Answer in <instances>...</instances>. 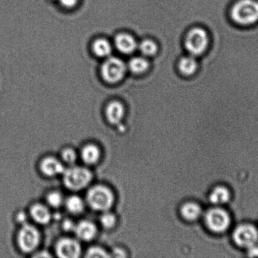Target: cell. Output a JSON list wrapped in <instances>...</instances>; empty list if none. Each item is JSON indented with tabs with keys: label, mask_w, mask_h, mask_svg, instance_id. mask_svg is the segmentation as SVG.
Here are the masks:
<instances>
[{
	"label": "cell",
	"mask_w": 258,
	"mask_h": 258,
	"mask_svg": "<svg viewBox=\"0 0 258 258\" xmlns=\"http://www.w3.org/2000/svg\"><path fill=\"white\" fill-rule=\"evenodd\" d=\"M230 17L242 27L252 26L258 22V0H237L230 10Z\"/></svg>",
	"instance_id": "obj_1"
},
{
	"label": "cell",
	"mask_w": 258,
	"mask_h": 258,
	"mask_svg": "<svg viewBox=\"0 0 258 258\" xmlns=\"http://www.w3.org/2000/svg\"><path fill=\"white\" fill-rule=\"evenodd\" d=\"M209 44V33L201 27L192 28L188 30L184 37V47L187 52L194 57L203 55L208 49Z\"/></svg>",
	"instance_id": "obj_2"
},
{
	"label": "cell",
	"mask_w": 258,
	"mask_h": 258,
	"mask_svg": "<svg viewBox=\"0 0 258 258\" xmlns=\"http://www.w3.org/2000/svg\"><path fill=\"white\" fill-rule=\"evenodd\" d=\"M62 175L65 186L73 191L85 188L92 179V174L89 169L75 165L65 168Z\"/></svg>",
	"instance_id": "obj_3"
},
{
	"label": "cell",
	"mask_w": 258,
	"mask_h": 258,
	"mask_svg": "<svg viewBox=\"0 0 258 258\" xmlns=\"http://www.w3.org/2000/svg\"><path fill=\"white\" fill-rule=\"evenodd\" d=\"M86 201L93 211L105 212L110 211L115 201L113 191L108 187L95 185L88 189Z\"/></svg>",
	"instance_id": "obj_4"
},
{
	"label": "cell",
	"mask_w": 258,
	"mask_h": 258,
	"mask_svg": "<svg viewBox=\"0 0 258 258\" xmlns=\"http://www.w3.org/2000/svg\"><path fill=\"white\" fill-rule=\"evenodd\" d=\"M127 64L120 58L109 57L101 67V75L103 79L109 83L121 82L127 72Z\"/></svg>",
	"instance_id": "obj_5"
},
{
	"label": "cell",
	"mask_w": 258,
	"mask_h": 258,
	"mask_svg": "<svg viewBox=\"0 0 258 258\" xmlns=\"http://www.w3.org/2000/svg\"><path fill=\"white\" fill-rule=\"evenodd\" d=\"M17 242L20 250L25 253L34 252L40 244V232L32 225H22L17 235Z\"/></svg>",
	"instance_id": "obj_6"
},
{
	"label": "cell",
	"mask_w": 258,
	"mask_h": 258,
	"mask_svg": "<svg viewBox=\"0 0 258 258\" xmlns=\"http://www.w3.org/2000/svg\"><path fill=\"white\" fill-rule=\"evenodd\" d=\"M204 221L211 231L216 233H221L229 228L231 224V217L225 210L214 208L207 212Z\"/></svg>",
	"instance_id": "obj_7"
},
{
	"label": "cell",
	"mask_w": 258,
	"mask_h": 258,
	"mask_svg": "<svg viewBox=\"0 0 258 258\" xmlns=\"http://www.w3.org/2000/svg\"><path fill=\"white\" fill-rule=\"evenodd\" d=\"M233 239L239 246L248 249L257 243L258 231L251 224L240 225L235 229Z\"/></svg>",
	"instance_id": "obj_8"
},
{
	"label": "cell",
	"mask_w": 258,
	"mask_h": 258,
	"mask_svg": "<svg viewBox=\"0 0 258 258\" xmlns=\"http://www.w3.org/2000/svg\"><path fill=\"white\" fill-rule=\"evenodd\" d=\"M57 256L62 258H77L82 253V247L77 240L63 238L58 241L55 247Z\"/></svg>",
	"instance_id": "obj_9"
},
{
	"label": "cell",
	"mask_w": 258,
	"mask_h": 258,
	"mask_svg": "<svg viewBox=\"0 0 258 258\" xmlns=\"http://www.w3.org/2000/svg\"><path fill=\"white\" fill-rule=\"evenodd\" d=\"M115 45L119 51L124 54H131L138 49V42L132 35L128 33H120L116 35Z\"/></svg>",
	"instance_id": "obj_10"
},
{
	"label": "cell",
	"mask_w": 258,
	"mask_h": 258,
	"mask_svg": "<svg viewBox=\"0 0 258 258\" xmlns=\"http://www.w3.org/2000/svg\"><path fill=\"white\" fill-rule=\"evenodd\" d=\"M40 169L42 174L48 177L60 175L64 172V164L55 157H47L41 161Z\"/></svg>",
	"instance_id": "obj_11"
},
{
	"label": "cell",
	"mask_w": 258,
	"mask_h": 258,
	"mask_svg": "<svg viewBox=\"0 0 258 258\" xmlns=\"http://www.w3.org/2000/svg\"><path fill=\"white\" fill-rule=\"evenodd\" d=\"M125 114V106L119 101H113L106 107V118L111 124H119L123 119Z\"/></svg>",
	"instance_id": "obj_12"
},
{
	"label": "cell",
	"mask_w": 258,
	"mask_h": 258,
	"mask_svg": "<svg viewBox=\"0 0 258 258\" xmlns=\"http://www.w3.org/2000/svg\"><path fill=\"white\" fill-rule=\"evenodd\" d=\"M74 232L76 236L81 241L88 242L95 238L97 233V229L93 222L82 221L76 224Z\"/></svg>",
	"instance_id": "obj_13"
},
{
	"label": "cell",
	"mask_w": 258,
	"mask_h": 258,
	"mask_svg": "<svg viewBox=\"0 0 258 258\" xmlns=\"http://www.w3.org/2000/svg\"><path fill=\"white\" fill-rule=\"evenodd\" d=\"M178 69L184 77H190L195 75L198 70V62L196 57L189 54L181 57L178 63Z\"/></svg>",
	"instance_id": "obj_14"
},
{
	"label": "cell",
	"mask_w": 258,
	"mask_h": 258,
	"mask_svg": "<svg viewBox=\"0 0 258 258\" xmlns=\"http://www.w3.org/2000/svg\"><path fill=\"white\" fill-rule=\"evenodd\" d=\"M32 219L37 224L45 225L51 219V213L48 207L44 205L37 204L32 206L30 210Z\"/></svg>",
	"instance_id": "obj_15"
},
{
	"label": "cell",
	"mask_w": 258,
	"mask_h": 258,
	"mask_svg": "<svg viewBox=\"0 0 258 258\" xmlns=\"http://www.w3.org/2000/svg\"><path fill=\"white\" fill-rule=\"evenodd\" d=\"M80 155L83 163L87 165H93L99 161L100 151L99 148L94 144H88L83 147Z\"/></svg>",
	"instance_id": "obj_16"
},
{
	"label": "cell",
	"mask_w": 258,
	"mask_h": 258,
	"mask_svg": "<svg viewBox=\"0 0 258 258\" xmlns=\"http://www.w3.org/2000/svg\"><path fill=\"white\" fill-rule=\"evenodd\" d=\"M128 69L135 75H143L150 68V62L144 57H134L129 60Z\"/></svg>",
	"instance_id": "obj_17"
},
{
	"label": "cell",
	"mask_w": 258,
	"mask_h": 258,
	"mask_svg": "<svg viewBox=\"0 0 258 258\" xmlns=\"http://www.w3.org/2000/svg\"><path fill=\"white\" fill-rule=\"evenodd\" d=\"M181 214L184 219L189 221H195L201 214V207L194 202H188L181 207Z\"/></svg>",
	"instance_id": "obj_18"
},
{
	"label": "cell",
	"mask_w": 258,
	"mask_h": 258,
	"mask_svg": "<svg viewBox=\"0 0 258 258\" xmlns=\"http://www.w3.org/2000/svg\"><path fill=\"white\" fill-rule=\"evenodd\" d=\"M92 49L98 57L108 58L111 56L113 47L109 40L105 39H98L93 42Z\"/></svg>",
	"instance_id": "obj_19"
},
{
	"label": "cell",
	"mask_w": 258,
	"mask_h": 258,
	"mask_svg": "<svg viewBox=\"0 0 258 258\" xmlns=\"http://www.w3.org/2000/svg\"><path fill=\"white\" fill-rule=\"evenodd\" d=\"M231 194L229 189L224 186H217L210 195V201L212 204L221 205L227 203L229 201Z\"/></svg>",
	"instance_id": "obj_20"
},
{
	"label": "cell",
	"mask_w": 258,
	"mask_h": 258,
	"mask_svg": "<svg viewBox=\"0 0 258 258\" xmlns=\"http://www.w3.org/2000/svg\"><path fill=\"white\" fill-rule=\"evenodd\" d=\"M66 208L70 213L78 215L82 213L85 209V202L80 197L72 196L65 200Z\"/></svg>",
	"instance_id": "obj_21"
},
{
	"label": "cell",
	"mask_w": 258,
	"mask_h": 258,
	"mask_svg": "<svg viewBox=\"0 0 258 258\" xmlns=\"http://www.w3.org/2000/svg\"><path fill=\"white\" fill-rule=\"evenodd\" d=\"M138 49L145 57H153L158 54L159 46L158 43L150 39H145L138 44Z\"/></svg>",
	"instance_id": "obj_22"
},
{
	"label": "cell",
	"mask_w": 258,
	"mask_h": 258,
	"mask_svg": "<svg viewBox=\"0 0 258 258\" xmlns=\"http://www.w3.org/2000/svg\"><path fill=\"white\" fill-rule=\"evenodd\" d=\"M46 201L48 205L52 208H60L65 204V200L62 193L59 191H51L47 195Z\"/></svg>",
	"instance_id": "obj_23"
},
{
	"label": "cell",
	"mask_w": 258,
	"mask_h": 258,
	"mask_svg": "<svg viewBox=\"0 0 258 258\" xmlns=\"http://www.w3.org/2000/svg\"><path fill=\"white\" fill-rule=\"evenodd\" d=\"M100 221L104 228L111 229L115 227L116 223V218L115 215L109 211H106L102 212Z\"/></svg>",
	"instance_id": "obj_24"
},
{
	"label": "cell",
	"mask_w": 258,
	"mask_h": 258,
	"mask_svg": "<svg viewBox=\"0 0 258 258\" xmlns=\"http://www.w3.org/2000/svg\"><path fill=\"white\" fill-rule=\"evenodd\" d=\"M62 158L63 161L68 165H75L74 164L77 159V153L73 149L67 148L62 151Z\"/></svg>",
	"instance_id": "obj_25"
},
{
	"label": "cell",
	"mask_w": 258,
	"mask_h": 258,
	"mask_svg": "<svg viewBox=\"0 0 258 258\" xmlns=\"http://www.w3.org/2000/svg\"><path fill=\"white\" fill-rule=\"evenodd\" d=\"M111 255L102 247L98 246H93L88 249L85 257H110Z\"/></svg>",
	"instance_id": "obj_26"
},
{
	"label": "cell",
	"mask_w": 258,
	"mask_h": 258,
	"mask_svg": "<svg viewBox=\"0 0 258 258\" xmlns=\"http://www.w3.org/2000/svg\"><path fill=\"white\" fill-rule=\"evenodd\" d=\"M62 6L67 9H72L77 5L78 0H59Z\"/></svg>",
	"instance_id": "obj_27"
},
{
	"label": "cell",
	"mask_w": 258,
	"mask_h": 258,
	"mask_svg": "<svg viewBox=\"0 0 258 258\" xmlns=\"http://www.w3.org/2000/svg\"><path fill=\"white\" fill-rule=\"evenodd\" d=\"M76 224L73 223L72 221H66L64 223H63V229L65 230V231H74L75 228Z\"/></svg>",
	"instance_id": "obj_28"
},
{
	"label": "cell",
	"mask_w": 258,
	"mask_h": 258,
	"mask_svg": "<svg viewBox=\"0 0 258 258\" xmlns=\"http://www.w3.org/2000/svg\"><path fill=\"white\" fill-rule=\"evenodd\" d=\"M248 254L249 256L258 257V242L248 248Z\"/></svg>",
	"instance_id": "obj_29"
},
{
	"label": "cell",
	"mask_w": 258,
	"mask_h": 258,
	"mask_svg": "<svg viewBox=\"0 0 258 258\" xmlns=\"http://www.w3.org/2000/svg\"><path fill=\"white\" fill-rule=\"evenodd\" d=\"M17 219L18 221H19L20 223H22V225L27 223V217L24 213H23V212H21V213L18 215Z\"/></svg>",
	"instance_id": "obj_30"
},
{
	"label": "cell",
	"mask_w": 258,
	"mask_h": 258,
	"mask_svg": "<svg viewBox=\"0 0 258 258\" xmlns=\"http://www.w3.org/2000/svg\"><path fill=\"white\" fill-rule=\"evenodd\" d=\"M114 254H115L116 257H125L126 255L122 250L116 249Z\"/></svg>",
	"instance_id": "obj_31"
},
{
	"label": "cell",
	"mask_w": 258,
	"mask_h": 258,
	"mask_svg": "<svg viewBox=\"0 0 258 258\" xmlns=\"http://www.w3.org/2000/svg\"><path fill=\"white\" fill-rule=\"evenodd\" d=\"M50 256H50V255L49 253H48V252H45V251L40 252V253H39V254L37 255V256H35V257H50Z\"/></svg>",
	"instance_id": "obj_32"
}]
</instances>
